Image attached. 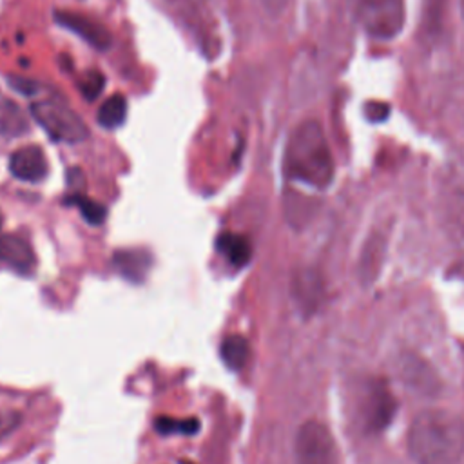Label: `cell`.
<instances>
[{
	"mask_svg": "<svg viewBox=\"0 0 464 464\" xmlns=\"http://www.w3.org/2000/svg\"><path fill=\"white\" fill-rule=\"evenodd\" d=\"M397 410V401L386 381L370 379L361 393L359 417L366 433H381L392 421Z\"/></svg>",
	"mask_w": 464,
	"mask_h": 464,
	"instance_id": "cell-6",
	"label": "cell"
},
{
	"mask_svg": "<svg viewBox=\"0 0 464 464\" xmlns=\"http://www.w3.org/2000/svg\"><path fill=\"white\" fill-rule=\"evenodd\" d=\"M285 175L314 189H327L334 180V160L327 137L317 122L301 124L285 151Z\"/></svg>",
	"mask_w": 464,
	"mask_h": 464,
	"instance_id": "cell-2",
	"label": "cell"
},
{
	"mask_svg": "<svg viewBox=\"0 0 464 464\" xmlns=\"http://www.w3.org/2000/svg\"><path fill=\"white\" fill-rule=\"evenodd\" d=\"M296 464H341L339 448L332 431L319 421L299 426L294 440Z\"/></svg>",
	"mask_w": 464,
	"mask_h": 464,
	"instance_id": "cell-5",
	"label": "cell"
},
{
	"mask_svg": "<svg viewBox=\"0 0 464 464\" xmlns=\"http://www.w3.org/2000/svg\"><path fill=\"white\" fill-rule=\"evenodd\" d=\"M113 263L124 278L138 283L149 272L153 260L146 251H118L113 258Z\"/></svg>",
	"mask_w": 464,
	"mask_h": 464,
	"instance_id": "cell-10",
	"label": "cell"
},
{
	"mask_svg": "<svg viewBox=\"0 0 464 464\" xmlns=\"http://www.w3.org/2000/svg\"><path fill=\"white\" fill-rule=\"evenodd\" d=\"M220 355L231 370H240L247 365L251 357V345L243 336L232 334L222 341Z\"/></svg>",
	"mask_w": 464,
	"mask_h": 464,
	"instance_id": "cell-12",
	"label": "cell"
},
{
	"mask_svg": "<svg viewBox=\"0 0 464 464\" xmlns=\"http://www.w3.org/2000/svg\"><path fill=\"white\" fill-rule=\"evenodd\" d=\"M70 205H77L80 209V214L86 218V222H90L91 225H102L106 222L108 216V209L106 205H102L100 202L90 200L80 193L70 194L66 200Z\"/></svg>",
	"mask_w": 464,
	"mask_h": 464,
	"instance_id": "cell-16",
	"label": "cell"
},
{
	"mask_svg": "<svg viewBox=\"0 0 464 464\" xmlns=\"http://www.w3.org/2000/svg\"><path fill=\"white\" fill-rule=\"evenodd\" d=\"M106 88V77L100 71H90L80 80V91L88 100H95Z\"/></svg>",
	"mask_w": 464,
	"mask_h": 464,
	"instance_id": "cell-18",
	"label": "cell"
},
{
	"mask_svg": "<svg viewBox=\"0 0 464 464\" xmlns=\"http://www.w3.org/2000/svg\"><path fill=\"white\" fill-rule=\"evenodd\" d=\"M0 227H3V216H0Z\"/></svg>",
	"mask_w": 464,
	"mask_h": 464,
	"instance_id": "cell-23",
	"label": "cell"
},
{
	"mask_svg": "<svg viewBox=\"0 0 464 464\" xmlns=\"http://www.w3.org/2000/svg\"><path fill=\"white\" fill-rule=\"evenodd\" d=\"M184 464H193V462H184Z\"/></svg>",
	"mask_w": 464,
	"mask_h": 464,
	"instance_id": "cell-24",
	"label": "cell"
},
{
	"mask_svg": "<svg viewBox=\"0 0 464 464\" xmlns=\"http://www.w3.org/2000/svg\"><path fill=\"white\" fill-rule=\"evenodd\" d=\"M0 265H6L19 274H32L37 260L32 245L19 236L0 238Z\"/></svg>",
	"mask_w": 464,
	"mask_h": 464,
	"instance_id": "cell-9",
	"label": "cell"
},
{
	"mask_svg": "<svg viewBox=\"0 0 464 464\" xmlns=\"http://www.w3.org/2000/svg\"><path fill=\"white\" fill-rule=\"evenodd\" d=\"M68 180H70V187L73 189V187H82L84 189V175H82V171H79V169H71L70 173H68Z\"/></svg>",
	"mask_w": 464,
	"mask_h": 464,
	"instance_id": "cell-21",
	"label": "cell"
},
{
	"mask_svg": "<svg viewBox=\"0 0 464 464\" xmlns=\"http://www.w3.org/2000/svg\"><path fill=\"white\" fill-rule=\"evenodd\" d=\"M357 19L379 41L395 39L404 26V0H357Z\"/></svg>",
	"mask_w": 464,
	"mask_h": 464,
	"instance_id": "cell-4",
	"label": "cell"
},
{
	"mask_svg": "<svg viewBox=\"0 0 464 464\" xmlns=\"http://www.w3.org/2000/svg\"><path fill=\"white\" fill-rule=\"evenodd\" d=\"M408 450L417 464H459L464 455V428L446 412H422L410 426Z\"/></svg>",
	"mask_w": 464,
	"mask_h": 464,
	"instance_id": "cell-1",
	"label": "cell"
},
{
	"mask_svg": "<svg viewBox=\"0 0 464 464\" xmlns=\"http://www.w3.org/2000/svg\"><path fill=\"white\" fill-rule=\"evenodd\" d=\"M287 5V0H263V6L270 14H279Z\"/></svg>",
	"mask_w": 464,
	"mask_h": 464,
	"instance_id": "cell-22",
	"label": "cell"
},
{
	"mask_svg": "<svg viewBox=\"0 0 464 464\" xmlns=\"http://www.w3.org/2000/svg\"><path fill=\"white\" fill-rule=\"evenodd\" d=\"M10 86L15 90V91H21L23 95H28L32 97V93L37 90V86L28 80V79H19V77H10Z\"/></svg>",
	"mask_w": 464,
	"mask_h": 464,
	"instance_id": "cell-19",
	"label": "cell"
},
{
	"mask_svg": "<svg viewBox=\"0 0 464 464\" xmlns=\"http://www.w3.org/2000/svg\"><path fill=\"white\" fill-rule=\"evenodd\" d=\"M28 131V122L17 104L12 100H0V133L15 138Z\"/></svg>",
	"mask_w": 464,
	"mask_h": 464,
	"instance_id": "cell-13",
	"label": "cell"
},
{
	"mask_svg": "<svg viewBox=\"0 0 464 464\" xmlns=\"http://www.w3.org/2000/svg\"><path fill=\"white\" fill-rule=\"evenodd\" d=\"M296 296H298V301L307 308H314L319 301V294H321V285H319V279L316 274L312 272H303L301 276H298L296 279Z\"/></svg>",
	"mask_w": 464,
	"mask_h": 464,
	"instance_id": "cell-15",
	"label": "cell"
},
{
	"mask_svg": "<svg viewBox=\"0 0 464 464\" xmlns=\"http://www.w3.org/2000/svg\"><path fill=\"white\" fill-rule=\"evenodd\" d=\"M10 171L15 178L30 184H39L50 175V166L44 151L37 146H26L15 151L10 158Z\"/></svg>",
	"mask_w": 464,
	"mask_h": 464,
	"instance_id": "cell-8",
	"label": "cell"
},
{
	"mask_svg": "<svg viewBox=\"0 0 464 464\" xmlns=\"http://www.w3.org/2000/svg\"><path fill=\"white\" fill-rule=\"evenodd\" d=\"M155 428H156V431H160L164 435L176 433V431H182L185 435H193L200 430V421L198 419L178 421V419H173V417H158L156 422H155Z\"/></svg>",
	"mask_w": 464,
	"mask_h": 464,
	"instance_id": "cell-17",
	"label": "cell"
},
{
	"mask_svg": "<svg viewBox=\"0 0 464 464\" xmlns=\"http://www.w3.org/2000/svg\"><path fill=\"white\" fill-rule=\"evenodd\" d=\"M128 100L122 95L111 97L99 111V126L104 129H117L126 122Z\"/></svg>",
	"mask_w": 464,
	"mask_h": 464,
	"instance_id": "cell-14",
	"label": "cell"
},
{
	"mask_svg": "<svg viewBox=\"0 0 464 464\" xmlns=\"http://www.w3.org/2000/svg\"><path fill=\"white\" fill-rule=\"evenodd\" d=\"M55 21L62 28L73 32L75 35H79L80 39H84L88 44H91L100 52H106L111 46V33L102 24L91 21L86 15L73 14V12H57Z\"/></svg>",
	"mask_w": 464,
	"mask_h": 464,
	"instance_id": "cell-7",
	"label": "cell"
},
{
	"mask_svg": "<svg viewBox=\"0 0 464 464\" xmlns=\"http://www.w3.org/2000/svg\"><path fill=\"white\" fill-rule=\"evenodd\" d=\"M216 249L223 254L234 267H245L252 258V245L245 236L223 232L218 236Z\"/></svg>",
	"mask_w": 464,
	"mask_h": 464,
	"instance_id": "cell-11",
	"label": "cell"
},
{
	"mask_svg": "<svg viewBox=\"0 0 464 464\" xmlns=\"http://www.w3.org/2000/svg\"><path fill=\"white\" fill-rule=\"evenodd\" d=\"M372 111H374V115L368 117V118L374 120V122H381V120H384L388 117V108L383 106V104H368L366 106V113H372Z\"/></svg>",
	"mask_w": 464,
	"mask_h": 464,
	"instance_id": "cell-20",
	"label": "cell"
},
{
	"mask_svg": "<svg viewBox=\"0 0 464 464\" xmlns=\"http://www.w3.org/2000/svg\"><path fill=\"white\" fill-rule=\"evenodd\" d=\"M32 115L55 142L80 144L90 137V128L86 122L73 109L59 102H37L32 106Z\"/></svg>",
	"mask_w": 464,
	"mask_h": 464,
	"instance_id": "cell-3",
	"label": "cell"
}]
</instances>
